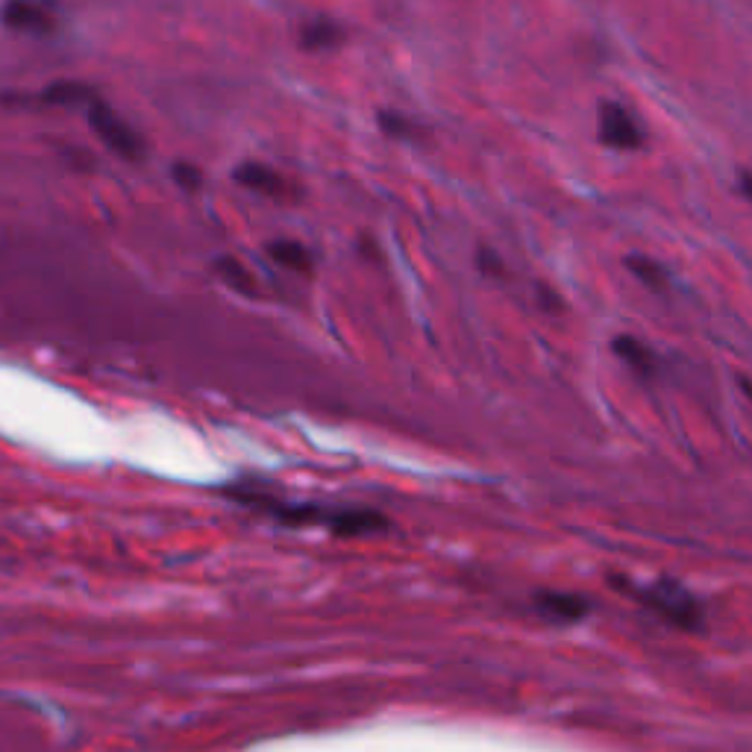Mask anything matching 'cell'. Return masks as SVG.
Wrapping results in <instances>:
<instances>
[{"instance_id": "obj_1", "label": "cell", "mask_w": 752, "mask_h": 752, "mask_svg": "<svg viewBox=\"0 0 752 752\" xmlns=\"http://www.w3.org/2000/svg\"><path fill=\"white\" fill-rule=\"evenodd\" d=\"M224 497L236 503L265 512L283 526L292 530H306V526H320L333 532L336 538H368V535H382L391 532V521L377 509H362V505H320V503H288L276 494H268L259 486H232L224 488Z\"/></svg>"}, {"instance_id": "obj_2", "label": "cell", "mask_w": 752, "mask_h": 752, "mask_svg": "<svg viewBox=\"0 0 752 752\" xmlns=\"http://www.w3.org/2000/svg\"><path fill=\"white\" fill-rule=\"evenodd\" d=\"M609 585L614 591L626 593L635 602H641L644 609L658 614L664 623L682 629V632H702L706 629V609H702L699 597L671 576H658V579L644 585L626 579V576L611 574Z\"/></svg>"}, {"instance_id": "obj_3", "label": "cell", "mask_w": 752, "mask_h": 752, "mask_svg": "<svg viewBox=\"0 0 752 752\" xmlns=\"http://www.w3.org/2000/svg\"><path fill=\"white\" fill-rule=\"evenodd\" d=\"M86 118H89V127L95 130L100 142L107 144L109 151L118 153L121 160L127 162H142L148 148H144V139L135 133L133 127L127 124L124 118L118 116L116 109L103 103L100 98H95L86 107Z\"/></svg>"}, {"instance_id": "obj_4", "label": "cell", "mask_w": 752, "mask_h": 752, "mask_svg": "<svg viewBox=\"0 0 752 752\" xmlns=\"http://www.w3.org/2000/svg\"><path fill=\"white\" fill-rule=\"evenodd\" d=\"M597 133H600V142L611 151H641L644 148V130L637 124V118L618 100H600Z\"/></svg>"}, {"instance_id": "obj_5", "label": "cell", "mask_w": 752, "mask_h": 752, "mask_svg": "<svg viewBox=\"0 0 752 752\" xmlns=\"http://www.w3.org/2000/svg\"><path fill=\"white\" fill-rule=\"evenodd\" d=\"M232 179H236L239 186L248 188V192L271 197L276 204H288V200H297V197H301V192H297L280 171L265 165V162H241L239 168L232 171Z\"/></svg>"}, {"instance_id": "obj_6", "label": "cell", "mask_w": 752, "mask_h": 752, "mask_svg": "<svg viewBox=\"0 0 752 752\" xmlns=\"http://www.w3.org/2000/svg\"><path fill=\"white\" fill-rule=\"evenodd\" d=\"M532 602H535V611L541 618L549 620V623H562V626L565 623H579V620L591 614L588 597L574 591H547V588H541V591H535Z\"/></svg>"}, {"instance_id": "obj_7", "label": "cell", "mask_w": 752, "mask_h": 752, "mask_svg": "<svg viewBox=\"0 0 752 752\" xmlns=\"http://www.w3.org/2000/svg\"><path fill=\"white\" fill-rule=\"evenodd\" d=\"M0 24L15 33H28V36H51L56 33L54 12L47 7L36 3H7L0 7Z\"/></svg>"}, {"instance_id": "obj_8", "label": "cell", "mask_w": 752, "mask_h": 752, "mask_svg": "<svg viewBox=\"0 0 752 752\" xmlns=\"http://www.w3.org/2000/svg\"><path fill=\"white\" fill-rule=\"evenodd\" d=\"M347 39V28L341 21L329 19V15H315L306 19L297 30V47L306 54H324V51H336Z\"/></svg>"}, {"instance_id": "obj_9", "label": "cell", "mask_w": 752, "mask_h": 752, "mask_svg": "<svg viewBox=\"0 0 752 752\" xmlns=\"http://www.w3.org/2000/svg\"><path fill=\"white\" fill-rule=\"evenodd\" d=\"M611 353L618 356L620 362L626 364L629 371L641 377V380H653L658 371V359L650 347L635 336H614L611 338Z\"/></svg>"}, {"instance_id": "obj_10", "label": "cell", "mask_w": 752, "mask_h": 752, "mask_svg": "<svg viewBox=\"0 0 752 752\" xmlns=\"http://www.w3.org/2000/svg\"><path fill=\"white\" fill-rule=\"evenodd\" d=\"M623 265H626L629 274H635L650 292L664 294L671 288V271H667L658 259L644 257V253H629V257L623 259Z\"/></svg>"}, {"instance_id": "obj_11", "label": "cell", "mask_w": 752, "mask_h": 752, "mask_svg": "<svg viewBox=\"0 0 752 752\" xmlns=\"http://www.w3.org/2000/svg\"><path fill=\"white\" fill-rule=\"evenodd\" d=\"M268 257L274 259L276 265L288 268V271H294V274H312V268H315V259H312V253L306 250V244H301V241H292V239H276L268 244Z\"/></svg>"}, {"instance_id": "obj_12", "label": "cell", "mask_w": 752, "mask_h": 752, "mask_svg": "<svg viewBox=\"0 0 752 752\" xmlns=\"http://www.w3.org/2000/svg\"><path fill=\"white\" fill-rule=\"evenodd\" d=\"M377 124H380V130L389 139H394V142H406V144H424L426 139V130L417 121H412L408 116H403V112H394V109H380L377 112Z\"/></svg>"}, {"instance_id": "obj_13", "label": "cell", "mask_w": 752, "mask_h": 752, "mask_svg": "<svg viewBox=\"0 0 752 752\" xmlns=\"http://www.w3.org/2000/svg\"><path fill=\"white\" fill-rule=\"evenodd\" d=\"M215 274L221 276L224 283L230 285L232 292L241 294V297H259V285H257V276L250 274L248 268H244V262L236 257H218L215 259Z\"/></svg>"}, {"instance_id": "obj_14", "label": "cell", "mask_w": 752, "mask_h": 752, "mask_svg": "<svg viewBox=\"0 0 752 752\" xmlns=\"http://www.w3.org/2000/svg\"><path fill=\"white\" fill-rule=\"evenodd\" d=\"M98 98L89 86L83 83H54L45 91H39V103H51V107H89L91 100Z\"/></svg>"}, {"instance_id": "obj_15", "label": "cell", "mask_w": 752, "mask_h": 752, "mask_svg": "<svg viewBox=\"0 0 752 752\" xmlns=\"http://www.w3.org/2000/svg\"><path fill=\"white\" fill-rule=\"evenodd\" d=\"M171 177H174V183H177L183 192H197V188L204 186V171L197 168V165H192V162H174Z\"/></svg>"}, {"instance_id": "obj_16", "label": "cell", "mask_w": 752, "mask_h": 752, "mask_svg": "<svg viewBox=\"0 0 752 752\" xmlns=\"http://www.w3.org/2000/svg\"><path fill=\"white\" fill-rule=\"evenodd\" d=\"M535 297H538L541 309L549 312V315H562V312H565V301H562V294L553 292L547 283L535 285Z\"/></svg>"}, {"instance_id": "obj_17", "label": "cell", "mask_w": 752, "mask_h": 752, "mask_svg": "<svg viewBox=\"0 0 752 752\" xmlns=\"http://www.w3.org/2000/svg\"><path fill=\"white\" fill-rule=\"evenodd\" d=\"M477 268L482 271L486 276H503V259L497 257L494 250L488 248H479L477 250Z\"/></svg>"}, {"instance_id": "obj_18", "label": "cell", "mask_w": 752, "mask_h": 752, "mask_svg": "<svg viewBox=\"0 0 752 752\" xmlns=\"http://www.w3.org/2000/svg\"><path fill=\"white\" fill-rule=\"evenodd\" d=\"M741 195L743 197L752 195V179H750V171H746V168L741 171Z\"/></svg>"}]
</instances>
